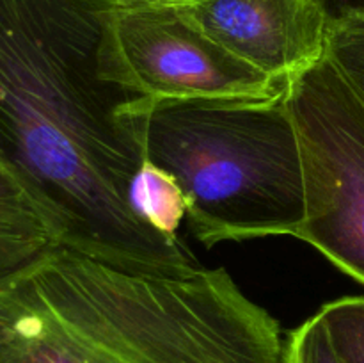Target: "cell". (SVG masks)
<instances>
[{"instance_id": "4", "label": "cell", "mask_w": 364, "mask_h": 363, "mask_svg": "<svg viewBox=\"0 0 364 363\" xmlns=\"http://www.w3.org/2000/svg\"><path fill=\"white\" fill-rule=\"evenodd\" d=\"M100 66L132 98L263 100L287 89L212 41L174 4L107 11Z\"/></svg>"}, {"instance_id": "13", "label": "cell", "mask_w": 364, "mask_h": 363, "mask_svg": "<svg viewBox=\"0 0 364 363\" xmlns=\"http://www.w3.org/2000/svg\"><path fill=\"white\" fill-rule=\"evenodd\" d=\"M110 7H130V6H149V4H185L192 0H105Z\"/></svg>"}, {"instance_id": "8", "label": "cell", "mask_w": 364, "mask_h": 363, "mask_svg": "<svg viewBox=\"0 0 364 363\" xmlns=\"http://www.w3.org/2000/svg\"><path fill=\"white\" fill-rule=\"evenodd\" d=\"M128 203L135 216L156 233L180 241L178 230L187 219V198L176 178L146 157L130 182Z\"/></svg>"}, {"instance_id": "2", "label": "cell", "mask_w": 364, "mask_h": 363, "mask_svg": "<svg viewBox=\"0 0 364 363\" xmlns=\"http://www.w3.org/2000/svg\"><path fill=\"white\" fill-rule=\"evenodd\" d=\"M148 160L173 174L206 248L290 235L306 219L297 127L277 98L128 102Z\"/></svg>"}, {"instance_id": "12", "label": "cell", "mask_w": 364, "mask_h": 363, "mask_svg": "<svg viewBox=\"0 0 364 363\" xmlns=\"http://www.w3.org/2000/svg\"><path fill=\"white\" fill-rule=\"evenodd\" d=\"M331 21L364 13V0H320Z\"/></svg>"}, {"instance_id": "10", "label": "cell", "mask_w": 364, "mask_h": 363, "mask_svg": "<svg viewBox=\"0 0 364 363\" xmlns=\"http://www.w3.org/2000/svg\"><path fill=\"white\" fill-rule=\"evenodd\" d=\"M318 313L345 363H364V298L334 299Z\"/></svg>"}, {"instance_id": "5", "label": "cell", "mask_w": 364, "mask_h": 363, "mask_svg": "<svg viewBox=\"0 0 364 363\" xmlns=\"http://www.w3.org/2000/svg\"><path fill=\"white\" fill-rule=\"evenodd\" d=\"M212 41L287 88L326 57L331 20L320 0L174 4Z\"/></svg>"}, {"instance_id": "3", "label": "cell", "mask_w": 364, "mask_h": 363, "mask_svg": "<svg viewBox=\"0 0 364 363\" xmlns=\"http://www.w3.org/2000/svg\"><path fill=\"white\" fill-rule=\"evenodd\" d=\"M297 127L306 219L294 238L364 285V98L327 57L284 89Z\"/></svg>"}, {"instance_id": "6", "label": "cell", "mask_w": 364, "mask_h": 363, "mask_svg": "<svg viewBox=\"0 0 364 363\" xmlns=\"http://www.w3.org/2000/svg\"><path fill=\"white\" fill-rule=\"evenodd\" d=\"M0 363H124L102 340L68 326L23 269L0 278Z\"/></svg>"}, {"instance_id": "11", "label": "cell", "mask_w": 364, "mask_h": 363, "mask_svg": "<svg viewBox=\"0 0 364 363\" xmlns=\"http://www.w3.org/2000/svg\"><path fill=\"white\" fill-rule=\"evenodd\" d=\"M284 363H345L318 312L288 335Z\"/></svg>"}, {"instance_id": "1", "label": "cell", "mask_w": 364, "mask_h": 363, "mask_svg": "<svg viewBox=\"0 0 364 363\" xmlns=\"http://www.w3.org/2000/svg\"><path fill=\"white\" fill-rule=\"evenodd\" d=\"M105 0H0V153L59 244L162 276L201 269L142 223L128 187L144 160L132 98L100 66Z\"/></svg>"}, {"instance_id": "9", "label": "cell", "mask_w": 364, "mask_h": 363, "mask_svg": "<svg viewBox=\"0 0 364 363\" xmlns=\"http://www.w3.org/2000/svg\"><path fill=\"white\" fill-rule=\"evenodd\" d=\"M326 57L364 98V13L331 21Z\"/></svg>"}, {"instance_id": "7", "label": "cell", "mask_w": 364, "mask_h": 363, "mask_svg": "<svg viewBox=\"0 0 364 363\" xmlns=\"http://www.w3.org/2000/svg\"><path fill=\"white\" fill-rule=\"evenodd\" d=\"M59 244L31 189L0 153V278Z\"/></svg>"}]
</instances>
